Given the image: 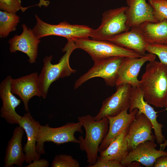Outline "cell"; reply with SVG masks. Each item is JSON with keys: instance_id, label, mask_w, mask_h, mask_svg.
<instances>
[{"instance_id": "1", "label": "cell", "mask_w": 167, "mask_h": 167, "mask_svg": "<svg viewBox=\"0 0 167 167\" xmlns=\"http://www.w3.org/2000/svg\"><path fill=\"white\" fill-rule=\"evenodd\" d=\"M140 81L144 100L156 107H164L167 99V64L155 60L149 62Z\"/></svg>"}, {"instance_id": "2", "label": "cell", "mask_w": 167, "mask_h": 167, "mask_svg": "<svg viewBox=\"0 0 167 167\" xmlns=\"http://www.w3.org/2000/svg\"><path fill=\"white\" fill-rule=\"evenodd\" d=\"M78 120L85 131L84 138L79 137V148L86 152L88 165H92L97 160L99 146L108 132L109 120L106 117L97 121L94 117L87 115L79 117Z\"/></svg>"}, {"instance_id": "3", "label": "cell", "mask_w": 167, "mask_h": 167, "mask_svg": "<svg viewBox=\"0 0 167 167\" xmlns=\"http://www.w3.org/2000/svg\"><path fill=\"white\" fill-rule=\"evenodd\" d=\"M77 49L74 41L67 40V43L62 49V51L65 53L58 63H51L52 55L46 56L43 59V66L38 75L39 86L43 98H46L49 87L52 83L76 72V70L72 69L70 65L69 58L72 52Z\"/></svg>"}, {"instance_id": "4", "label": "cell", "mask_w": 167, "mask_h": 167, "mask_svg": "<svg viewBox=\"0 0 167 167\" xmlns=\"http://www.w3.org/2000/svg\"><path fill=\"white\" fill-rule=\"evenodd\" d=\"M74 41L77 49L87 53L94 62L113 57L140 58L143 56L132 50L107 40L86 38L75 39Z\"/></svg>"}, {"instance_id": "5", "label": "cell", "mask_w": 167, "mask_h": 167, "mask_svg": "<svg viewBox=\"0 0 167 167\" xmlns=\"http://www.w3.org/2000/svg\"><path fill=\"white\" fill-rule=\"evenodd\" d=\"M82 126L79 122H68L61 126L52 128L49 124L40 125L36 137V150L40 156L45 153L44 144L45 142H52L59 145L69 142L79 144L80 141L75 136L78 132L82 134Z\"/></svg>"}, {"instance_id": "6", "label": "cell", "mask_w": 167, "mask_h": 167, "mask_svg": "<svg viewBox=\"0 0 167 167\" xmlns=\"http://www.w3.org/2000/svg\"><path fill=\"white\" fill-rule=\"evenodd\" d=\"M36 25L32 29L38 39L49 36L66 38L67 40L89 38L93 29L84 25L71 24L64 21L54 25L45 23L35 15Z\"/></svg>"}, {"instance_id": "7", "label": "cell", "mask_w": 167, "mask_h": 167, "mask_svg": "<svg viewBox=\"0 0 167 167\" xmlns=\"http://www.w3.org/2000/svg\"><path fill=\"white\" fill-rule=\"evenodd\" d=\"M127 6L110 9L102 14L101 24L93 29L90 36L92 39L107 40L109 38L130 29L127 25Z\"/></svg>"}, {"instance_id": "8", "label": "cell", "mask_w": 167, "mask_h": 167, "mask_svg": "<svg viewBox=\"0 0 167 167\" xmlns=\"http://www.w3.org/2000/svg\"><path fill=\"white\" fill-rule=\"evenodd\" d=\"M124 58L113 57L94 62L93 66L75 81L74 89H77L85 82L95 77L103 79L107 86H116L119 70Z\"/></svg>"}, {"instance_id": "9", "label": "cell", "mask_w": 167, "mask_h": 167, "mask_svg": "<svg viewBox=\"0 0 167 167\" xmlns=\"http://www.w3.org/2000/svg\"><path fill=\"white\" fill-rule=\"evenodd\" d=\"M116 91L104 100L100 110L94 117L99 121L108 116L113 117L129 108L132 87L129 84L116 86Z\"/></svg>"}, {"instance_id": "10", "label": "cell", "mask_w": 167, "mask_h": 167, "mask_svg": "<svg viewBox=\"0 0 167 167\" xmlns=\"http://www.w3.org/2000/svg\"><path fill=\"white\" fill-rule=\"evenodd\" d=\"M144 100V93L141 88L140 87H132L128 109L129 113L137 109L138 112L143 113L150 120L153 126L155 139L160 144L165 140L162 133L163 126L157 120L158 112Z\"/></svg>"}, {"instance_id": "11", "label": "cell", "mask_w": 167, "mask_h": 167, "mask_svg": "<svg viewBox=\"0 0 167 167\" xmlns=\"http://www.w3.org/2000/svg\"><path fill=\"white\" fill-rule=\"evenodd\" d=\"M156 55L149 53L140 58H124L118 71L116 86L129 84L132 87H140L138 76L141 67L147 62L155 60Z\"/></svg>"}, {"instance_id": "12", "label": "cell", "mask_w": 167, "mask_h": 167, "mask_svg": "<svg viewBox=\"0 0 167 167\" xmlns=\"http://www.w3.org/2000/svg\"><path fill=\"white\" fill-rule=\"evenodd\" d=\"M154 141L147 140L138 144L129 152L121 163L124 167L131 166L136 162L147 167H153L156 160L160 156H167V152L156 149Z\"/></svg>"}, {"instance_id": "13", "label": "cell", "mask_w": 167, "mask_h": 167, "mask_svg": "<svg viewBox=\"0 0 167 167\" xmlns=\"http://www.w3.org/2000/svg\"><path fill=\"white\" fill-rule=\"evenodd\" d=\"M152 129L153 126L150 120L143 113L137 112L128 127L127 141L129 151L146 141H154L155 138L152 134Z\"/></svg>"}, {"instance_id": "14", "label": "cell", "mask_w": 167, "mask_h": 167, "mask_svg": "<svg viewBox=\"0 0 167 167\" xmlns=\"http://www.w3.org/2000/svg\"><path fill=\"white\" fill-rule=\"evenodd\" d=\"M11 87L12 93L16 94L20 98L25 110L28 112L29 111L28 103L29 100L34 96H42L37 72L17 79L12 78Z\"/></svg>"}, {"instance_id": "15", "label": "cell", "mask_w": 167, "mask_h": 167, "mask_svg": "<svg viewBox=\"0 0 167 167\" xmlns=\"http://www.w3.org/2000/svg\"><path fill=\"white\" fill-rule=\"evenodd\" d=\"M22 27L23 30L22 33L15 35L8 41L10 51L11 53L20 51L25 53L29 58L28 61L33 63L36 62L40 41L36 37L32 29L28 28L25 24H23Z\"/></svg>"}, {"instance_id": "16", "label": "cell", "mask_w": 167, "mask_h": 167, "mask_svg": "<svg viewBox=\"0 0 167 167\" xmlns=\"http://www.w3.org/2000/svg\"><path fill=\"white\" fill-rule=\"evenodd\" d=\"M12 79L11 76H7L0 84V97L2 102L1 117L10 124H19L22 116L16 112L15 109L20 104L21 101L11 92V84Z\"/></svg>"}, {"instance_id": "17", "label": "cell", "mask_w": 167, "mask_h": 167, "mask_svg": "<svg viewBox=\"0 0 167 167\" xmlns=\"http://www.w3.org/2000/svg\"><path fill=\"white\" fill-rule=\"evenodd\" d=\"M107 41L132 50L142 56L146 54V47L148 44L139 26L132 27Z\"/></svg>"}, {"instance_id": "18", "label": "cell", "mask_w": 167, "mask_h": 167, "mask_svg": "<svg viewBox=\"0 0 167 167\" xmlns=\"http://www.w3.org/2000/svg\"><path fill=\"white\" fill-rule=\"evenodd\" d=\"M19 126L24 130L27 137V141L23 148L25 155V162L30 163L39 159L40 156L36 152V144L37 133L41 125L35 120L28 112L22 117Z\"/></svg>"}, {"instance_id": "19", "label": "cell", "mask_w": 167, "mask_h": 167, "mask_svg": "<svg viewBox=\"0 0 167 167\" xmlns=\"http://www.w3.org/2000/svg\"><path fill=\"white\" fill-rule=\"evenodd\" d=\"M127 25L130 28L146 22H158L153 14L152 7L146 0H126Z\"/></svg>"}, {"instance_id": "20", "label": "cell", "mask_w": 167, "mask_h": 167, "mask_svg": "<svg viewBox=\"0 0 167 167\" xmlns=\"http://www.w3.org/2000/svg\"><path fill=\"white\" fill-rule=\"evenodd\" d=\"M128 108L126 109L116 116L107 117L109 122L108 130L106 136L99 146L100 153L104 151L112 140L128 126L135 118L138 109H135L128 113Z\"/></svg>"}, {"instance_id": "21", "label": "cell", "mask_w": 167, "mask_h": 167, "mask_svg": "<svg viewBox=\"0 0 167 167\" xmlns=\"http://www.w3.org/2000/svg\"><path fill=\"white\" fill-rule=\"evenodd\" d=\"M24 132L19 126L14 129L6 150L4 167H12L14 165L21 167L25 161V155L23 152L22 144Z\"/></svg>"}, {"instance_id": "22", "label": "cell", "mask_w": 167, "mask_h": 167, "mask_svg": "<svg viewBox=\"0 0 167 167\" xmlns=\"http://www.w3.org/2000/svg\"><path fill=\"white\" fill-rule=\"evenodd\" d=\"M129 126L115 137L104 151L100 153L97 160L101 161H115L121 163L129 152L127 141Z\"/></svg>"}, {"instance_id": "23", "label": "cell", "mask_w": 167, "mask_h": 167, "mask_svg": "<svg viewBox=\"0 0 167 167\" xmlns=\"http://www.w3.org/2000/svg\"><path fill=\"white\" fill-rule=\"evenodd\" d=\"M139 26L148 44H167V19L146 22Z\"/></svg>"}, {"instance_id": "24", "label": "cell", "mask_w": 167, "mask_h": 167, "mask_svg": "<svg viewBox=\"0 0 167 167\" xmlns=\"http://www.w3.org/2000/svg\"><path fill=\"white\" fill-rule=\"evenodd\" d=\"M19 22V17L15 14L0 11V36L5 38L15 31Z\"/></svg>"}, {"instance_id": "25", "label": "cell", "mask_w": 167, "mask_h": 167, "mask_svg": "<svg viewBox=\"0 0 167 167\" xmlns=\"http://www.w3.org/2000/svg\"><path fill=\"white\" fill-rule=\"evenodd\" d=\"M153 16L157 22L167 19V0H149Z\"/></svg>"}, {"instance_id": "26", "label": "cell", "mask_w": 167, "mask_h": 167, "mask_svg": "<svg viewBox=\"0 0 167 167\" xmlns=\"http://www.w3.org/2000/svg\"><path fill=\"white\" fill-rule=\"evenodd\" d=\"M78 161L72 156L64 154L56 155L54 159L52 167H79Z\"/></svg>"}, {"instance_id": "27", "label": "cell", "mask_w": 167, "mask_h": 167, "mask_svg": "<svg viewBox=\"0 0 167 167\" xmlns=\"http://www.w3.org/2000/svg\"><path fill=\"white\" fill-rule=\"evenodd\" d=\"M21 3V0H0V9L8 13L15 14L20 10L24 12L32 6L23 7Z\"/></svg>"}, {"instance_id": "28", "label": "cell", "mask_w": 167, "mask_h": 167, "mask_svg": "<svg viewBox=\"0 0 167 167\" xmlns=\"http://www.w3.org/2000/svg\"><path fill=\"white\" fill-rule=\"evenodd\" d=\"M146 51L157 56L161 62L167 64V44H148Z\"/></svg>"}, {"instance_id": "29", "label": "cell", "mask_w": 167, "mask_h": 167, "mask_svg": "<svg viewBox=\"0 0 167 167\" xmlns=\"http://www.w3.org/2000/svg\"><path fill=\"white\" fill-rule=\"evenodd\" d=\"M87 167H123L122 164L118 161H101L97 160L93 165H88Z\"/></svg>"}, {"instance_id": "30", "label": "cell", "mask_w": 167, "mask_h": 167, "mask_svg": "<svg viewBox=\"0 0 167 167\" xmlns=\"http://www.w3.org/2000/svg\"><path fill=\"white\" fill-rule=\"evenodd\" d=\"M49 162L44 159H39L33 161L26 167H47L49 166Z\"/></svg>"}, {"instance_id": "31", "label": "cell", "mask_w": 167, "mask_h": 167, "mask_svg": "<svg viewBox=\"0 0 167 167\" xmlns=\"http://www.w3.org/2000/svg\"><path fill=\"white\" fill-rule=\"evenodd\" d=\"M154 167H167V156L159 157L156 160Z\"/></svg>"}, {"instance_id": "32", "label": "cell", "mask_w": 167, "mask_h": 167, "mask_svg": "<svg viewBox=\"0 0 167 167\" xmlns=\"http://www.w3.org/2000/svg\"><path fill=\"white\" fill-rule=\"evenodd\" d=\"M49 1H45V0H40V2L39 3L37 4V6L39 7H41L42 6L47 7L49 5Z\"/></svg>"}, {"instance_id": "33", "label": "cell", "mask_w": 167, "mask_h": 167, "mask_svg": "<svg viewBox=\"0 0 167 167\" xmlns=\"http://www.w3.org/2000/svg\"><path fill=\"white\" fill-rule=\"evenodd\" d=\"M160 150H164L165 148L167 146V140H166L162 143L160 144Z\"/></svg>"}, {"instance_id": "34", "label": "cell", "mask_w": 167, "mask_h": 167, "mask_svg": "<svg viewBox=\"0 0 167 167\" xmlns=\"http://www.w3.org/2000/svg\"><path fill=\"white\" fill-rule=\"evenodd\" d=\"M164 107L167 110V99L166 101L165 104L164 106Z\"/></svg>"}, {"instance_id": "35", "label": "cell", "mask_w": 167, "mask_h": 167, "mask_svg": "<svg viewBox=\"0 0 167 167\" xmlns=\"http://www.w3.org/2000/svg\"></svg>"}]
</instances>
